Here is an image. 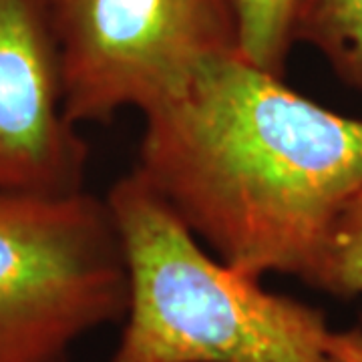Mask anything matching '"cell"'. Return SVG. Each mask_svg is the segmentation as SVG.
I'll return each instance as SVG.
<instances>
[{
	"instance_id": "cell-1",
	"label": "cell",
	"mask_w": 362,
	"mask_h": 362,
	"mask_svg": "<svg viewBox=\"0 0 362 362\" xmlns=\"http://www.w3.org/2000/svg\"><path fill=\"white\" fill-rule=\"evenodd\" d=\"M133 169L216 258L304 282L362 189V119L232 54L143 115Z\"/></svg>"
},
{
	"instance_id": "cell-2",
	"label": "cell",
	"mask_w": 362,
	"mask_h": 362,
	"mask_svg": "<svg viewBox=\"0 0 362 362\" xmlns=\"http://www.w3.org/2000/svg\"><path fill=\"white\" fill-rule=\"evenodd\" d=\"M105 199L129 274L113 362H362V328L334 330L206 252L135 169Z\"/></svg>"
},
{
	"instance_id": "cell-3",
	"label": "cell",
	"mask_w": 362,
	"mask_h": 362,
	"mask_svg": "<svg viewBox=\"0 0 362 362\" xmlns=\"http://www.w3.org/2000/svg\"><path fill=\"white\" fill-rule=\"evenodd\" d=\"M129 274L105 197L0 192V362H66L125 318Z\"/></svg>"
},
{
	"instance_id": "cell-4",
	"label": "cell",
	"mask_w": 362,
	"mask_h": 362,
	"mask_svg": "<svg viewBox=\"0 0 362 362\" xmlns=\"http://www.w3.org/2000/svg\"><path fill=\"white\" fill-rule=\"evenodd\" d=\"M75 125L177 99L207 65L240 54L232 0H47Z\"/></svg>"
},
{
	"instance_id": "cell-5",
	"label": "cell",
	"mask_w": 362,
	"mask_h": 362,
	"mask_svg": "<svg viewBox=\"0 0 362 362\" xmlns=\"http://www.w3.org/2000/svg\"><path fill=\"white\" fill-rule=\"evenodd\" d=\"M87 165L47 0H0V192H81Z\"/></svg>"
},
{
	"instance_id": "cell-6",
	"label": "cell",
	"mask_w": 362,
	"mask_h": 362,
	"mask_svg": "<svg viewBox=\"0 0 362 362\" xmlns=\"http://www.w3.org/2000/svg\"><path fill=\"white\" fill-rule=\"evenodd\" d=\"M298 42L320 52L344 85L362 93V0H298Z\"/></svg>"
},
{
	"instance_id": "cell-7",
	"label": "cell",
	"mask_w": 362,
	"mask_h": 362,
	"mask_svg": "<svg viewBox=\"0 0 362 362\" xmlns=\"http://www.w3.org/2000/svg\"><path fill=\"white\" fill-rule=\"evenodd\" d=\"M232 8L240 57L284 78L296 45L298 0H232Z\"/></svg>"
},
{
	"instance_id": "cell-8",
	"label": "cell",
	"mask_w": 362,
	"mask_h": 362,
	"mask_svg": "<svg viewBox=\"0 0 362 362\" xmlns=\"http://www.w3.org/2000/svg\"><path fill=\"white\" fill-rule=\"evenodd\" d=\"M304 284L337 298L362 294V189L338 211Z\"/></svg>"
}]
</instances>
